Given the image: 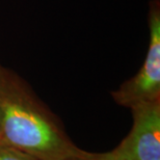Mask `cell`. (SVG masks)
I'll use <instances>...</instances> for the list:
<instances>
[{"label":"cell","mask_w":160,"mask_h":160,"mask_svg":"<svg viewBox=\"0 0 160 160\" xmlns=\"http://www.w3.org/2000/svg\"><path fill=\"white\" fill-rule=\"evenodd\" d=\"M0 143L26 152L38 160H71L92 154L69 138L29 85L1 62Z\"/></svg>","instance_id":"obj_1"},{"label":"cell","mask_w":160,"mask_h":160,"mask_svg":"<svg viewBox=\"0 0 160 160\" xmlns=\"http://www.w3.org/2000/svg\"><path fill=\"white\" fill-rule=\"evenodd\" d=\"M149 46L142 67L133 77L111 92L121 106L132 108L138 104L160 100V5L158 0L150 3Z\"/></svg>","instance_id":"obj_2"},{"label":"cell","mask_w":160,"mask_h":160,"mask_svg":"<svg viewBox=\"0 0 160 160\" xmlns=\"http://www.w3.org/2000/svg\"><path fill=\"white\" fill-rule=\"evenodd\" d=\"M133 125L129 134L106 160H160V100L130 108Z\"/></svg>","instance_id":"obj_3"},{"label":"cell","mask_w":160,"mask_h":160,"mask_svg":"<svg viewBox=\"0 0 160 160\" xmlns=\"http://www.w3.org/2000/svg\"><path fill=\"white\" fill-rule=\"evenodd\" d=\"M0 160H38L26 152L0 143Z\"/></svg>","instance_id":"obj_4"},{"label":"cell","mask_w":160,"mask_h":160,"mask_svg":"<svg viewBox=\"0 0 160 160\" xmlns=\"http://www.w3.org/2000/svg\"><path fill=\"white\" fill-rule=\"evenodd\" d=\"M71 160H106L105 159L104 153H92L91 156L84 158H75Z\"/></svg>","instance_id":"obj_5"}]
</instances>
